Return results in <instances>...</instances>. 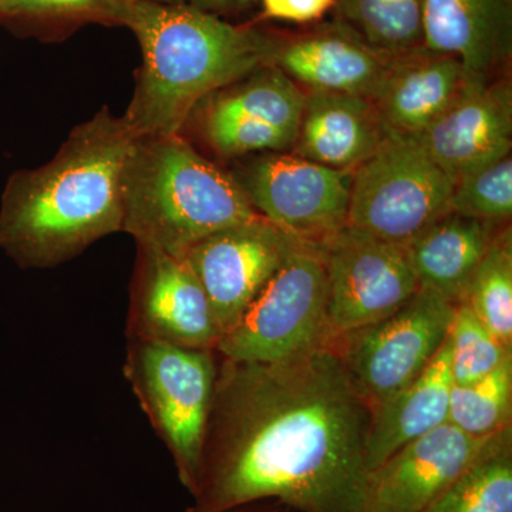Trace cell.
Returning a JSON list of instances; mask_svg holds the SVG:
<instances>
[{
	"mask_svg": "<svg viewBox=\"0 0 512 512\" xmlns=\"http://www.w3.org/2000/svg\"><path fill=\"white\" fill-rule=\"evenodd\" d=\"M372 410L330 346L274 363L218 353L187 512L278 500L298 512H357Z\"/></svg>",
	"mask_w": 512,
	"mask_h": 512,
	"instance_id": "6da1fadb",
	"label": "cell"
},
{
	"mask_svg": "<svg viewBox=\"0 0 512 512\" xmlns=\"http://www.w3.org/2000/svg\"><path fill=\"white\" fill-rule=\"evenodd\" d=\"M136 137L109 107L73 128L56 156L10 175L0 249L20 268L62 265L123 229V170Z\"/></svg>",
	"mask_w": 512,
	"mask_h": 512,
	"instance_id": "7a4b0ae2",
	"label": "cell"
},
{
	"mask_svg": "<svg viewBox=\"0 0 512 512\" xmlns=\"http://www.w3.org/2000/svg\"><path fill=\"white\" fill-rule=\"evenodd\" d=\"M127 28L143 55L123 114L136 138L181 134L208 96L271 64L276 43L188 3L137 0Z\"/></svg>",
	"mask_w": 512,
	"mask_h": 512,
	"instance_id": "3957f363",
	"label": "cell"
},
{
	"mask_svg": "<svg viewBox=\"0 0 512 512\" xmlns=\"http://www.w3.org/2000/svg\"><path fill=\"white\" fill-rule=\"evenodd\" d=\"M123 229L175 258L201 239L258 217L235 175L181 134L136 138L123 170Z\"/></svg>",
	"mask_w": 512,
	"mask_h": 512,
	"instance_id": "277c9868",
	"label": "cell"
},
{
	"mask_svg": "<svg viewBox=\"0 0 512 512\" xmlns=\"http://www.w3.org/2000/svg\"><path fill=\"white\" fill-rule=\"evenodd\" d=\"M217 369V350L127 339L124 376L190 494L200 474Z\"/></svg>",
	"mask_w": 512,
	"mask_h": 512,
	"instance_id": "5b68a950",
	"label": "cell"
},
{
	"mask_svg": "<svg viewBox=\"0 0 512 512\" xmlns=\"http://www.w3.org/2000/svg\"><path fill=\"white\" fill-rule=\"evenodd\" d=\"M328 276L316 242L302 241L222 336L217 352L235 362L274 363L328 345Z\"/></svg>",
	"mask_w": 512,
	"mask_h": 512,
	"instance_id": "8992f818",
	"label": "cell"
},
{
	"mask_svg": "<svg viewBox=\"0 0 512 512\" xmlns=\"http://www.w3.org/2000/svg\"><path fill=\"white\" fill-rule=\"evenodd\" d=\"M453 188L416 138L392 134L353 171L346 225L404 247L451 212Z\"/></svg>",
	"mask_w": 512,
	"mask_h": 512,
	"instance_id": "52a82bcc",
	"label": "cell"
},
{
	"mask_svg": "<svg viewBox=\"0 0 512 512\" xmlns=\"http://www.w3.org/2000/svg\"><path fill=\"white\" fill-rule=\"evenodd\" d=\"M457 303L420 288L392 315L330 340L350 382L370 410L429 365L446 342Z\"/></svg>",
	"mask_w": 512,
	"mask_h": 512,
	"instance_id": "ba28073f",
	"label": "cell"
},
{
	"mask_svg": "<svg viewBox=\"0 0 512 512\" xmlns=\"http://www.w3.org/2000/svg\"><path fill=\"white\" fill-rule=\"evenodd\" d=\"M316 245L328 276V343L387 318L420 289L402 245L348 225Z\"/></svg>",
	"mask_w": 512,
	"mask_h": 512,
	"instance_id": "9c48e42d",
	"label": "cell"
},
{
	"mask_svg": "<svg viewBox=\"0 0 512 512\" xmlns=\"http://www.w3.org/2000/svg\"><path fill=\"white\" fill-rule=\"evenodd\" d=\"M235 178L261 217L301 241L320 242L346 227L353 171L268 153Z\"/></svg>",
	"mask_w": 512,
	"mask_h": 512,
	"instance_id": "30bf717a",
	"label": "cell"
},
{
	"mask_svg": "<svg viewBox=\"0 0 512 512\" xmlns=\"http://www.w3.org/2000/svg\"><path fill=\"white\" fill-rule=\"evenodd\" d=\"M305 92L268 64L200 103L202 136L220 156L279 153L295 144ZM192 116V114H191Z\"/></svg>",
	"mask_w": 512,
	"mask_h": 512,
	"instance_id": "8fae6325",
	"label": "cell"
},
{
	"mask_svg": "<svg viewBox=\"0 0 512 512\" xmlns=\"http://www.w3.org/2000/svg\"><path fill=\"white\" fill-rule=\"evenodd\" d=\"M301 242L258 215L201 239L185 252L181 259L200 281L221 338Z\"/></svg>",
	"mask_w": 512,
	"mask_h": 512,
	"instance_id": "7c38bea8",
	"label": "cell"
},
{
	"mask_svg": "<svg viewBox=\"0 0 512 512\" xmlns=\"http://www.w3.org/2000/svg\"><path fill=\"white\" fill-rule=\"evenodd\" d=\"M127 339L217 350L221 332L197 276L183 259L137 244Z\"/></svg>",
	"mask_w": 512,
	"mask_h": 512,
	"instance_id": "4fadbf2b",
	"label": "cell"
},
{
	"mask_svg": "<svg viewBox=\"0 0 512 512\" xmlns=\"http://www.w3.org/2000/svg\"><path fill=\"white\" fill-rule=\"evenodd\" d=\"M497 434L480 439L444 424L406 444L367 473L357 512L423 511L483 456Z\"/></svg>",
	"mask_w": 512,
	"mask_h": 512,
	"instance_id": "5bb4252c",
	"label": "cell"
},
{
	"mask_svg": "<svg viewBox=\"0 0 512 512\" xmlns=\"http://www.w3.org/2000/svg\"><path fill=\"white\" fill-rule=\"evenodd\" d=\"M454 181L512 150L510 80L464 84L440 117L416 138Z\"/></svg>",
	"mask_w": 512,
	"mask_h": 512,
	"instance_id": "9a60e30c",
	"label": "cell"
},
{
	"mask_svg": "<svg viewBox=\"0 0 512 512\" xmlns=\"http://www.w3.org/2000/svg\"><path fill=\"white\" fill-rule=\"evenodd\" d=\"M423 47L457 57L466 83L493 82L511 57L512 0H423Z\"/></svg>",
	"mask_w": 512,
	"mask_h": 512,
	"instance_id": "2e32d148",
	"label": "cell"
},
{
	"mask_svg": "<svg viewBox=\"0 0 512 512\" xmlns=\"http://www.w3.org/2000/svg\"><path fill=\"white\" fill-rule=\"evenodd\" d=\"M392 59L339 25L286 42L276 40L271 64L309 92L373 100Z\"/></svg>",
	"mask_w": 512,
	"mask_h": 512,
	"instance_id": "e0dca14e",
	"label": "cell"
},
{
	"mask_svg": "<svg viewBox=\"0 0 512 512\" xmlns=\"http://www.w3.org/2000/svg\"><path fill=\"white\" fill-rule=\"evenodd\" d=\"M466 84L457 57L426 47L393 57L375 103L393 136L417 138L453 103Z\"/></svg>",
	"mask_w": 512,
	"mask_h": 512,
	"instance_id": "ac0fdd59",
	"label": "cell"
},
{
	"mask_svg": "<svg viewBox=\"0 0 512 512\" xmlns=\"http://www.w3.org/2000/svg\"><path fill=\"white\" fill-rule=\"evenodd\" d=\"M390 136L372 100L355 94L308 92L293 156L355 171Z\"/></svg>",
	"mask_w": 512,
	"mask_h": 512,
	"instance_id": "d6986e66",
	"label": "cell"
},
{
	"mask_svg": "<svg viewBox=\"0 0 512 512\" xmlns=\"http://www.w3.org/2000/svg\"><path fill=\"white\" fill-rule=\"evenodd\" d=\"M453 386L447 336L419 376L373 407L366 440L367 470H375L406 444L448 424Z\"/></svg>",
	"mask_w": 512,
	"mask_h": 512,
	"instance_id": "ffe728a7",
	"label": "cell"
},
{
	"mask_svg": "<svg viewBox=\"0 0 512 512\" xmlns=\"http://www.w3.org/2000/svg\"><path fill=\"white\" fill-rule=\"evenodd\" d=\"M498 227L451 211L421 231L403 247L420 288L456 303L463 301Z\"/></svg>",
	"mask_w": 512,
	"mask_h": 512,
	"instance_id": "44dd1931",
	"label": "cell"
},
{
	"mask_svg": "<svg viewBox=\"0 0 512 512\" xmlns=\"http://www.w3.org/2000/svg\"><path fill=\"white\" fill-rule=\"evenodd\" d=\"M137 0H0V25L22 36L60 39L89 23L126 26Z\"/></svg>",
	"mask_w": 512,
	"mask_h": 512,
	"instance_id": "7402d4cb",
	"label": "cell"
},
{
	"mask_svg": "<svg viewBox=\"0 0 512 512\" xmlns=\"http://www.w3.org/2000/svg\"><path fill=\"white\" fill-rule=\"evenodd\" d=\"M421 512H512V426Z\"/></svg>",
	"mask_w": 512,
	"mask_h": 512,
	"instance_id": "603a6c76",
	"label": "cell"
},
{
	"mask_svg": "<svg viewBox=\"0 0 512 512\" xmlns=\"http://www.w3.org/2000/svg\"><path fill=\"white\" fill-rule=\"evenodd\" d=\"M342 25L389 57L423 46V0H336Z\"/></svg>",
	"mask_w": 512,
	"mask_h": 512,
	"instance_id": "cb8c5ba5",
	"label": "cell"
},
{
	"mask_svg": "<svg viewBox=\"0 0 512 512\" xmlns=\"http://www.w3.org/2000/svg\"><path fill=\"white\" fill-rule=\"evenodd\" d=\"M464 302L512 350V231L503 225L478 264Z\"/></svg>",
	"mask_w": 512,
	"mask_h": 512,
	"instance_id": "d4e9b609",
	"label": "cell"
},
{
	"mask_svg": "<svg viewBox=\"0 0 512 512\" xmlns=\"http://www.w3.org/2000/svg\"><path fill=\"white\" fill-rule=\"evenodd\" d=\"M448 424L480 439L512 426V357L477 382L454 384Z\"/></svg>",
	"mask_w": 512,
	"mask_h": 512,
	"instance_id": "484cf974",
	"label": "cell"
},
{
	"mask_svg": "<svg viewBox=\"0 0 512 512\" xmlns=\"http://www.w3.org/2000/svg\"><path fill=\"white\" fill-rule=\"evenodd\" d=\"M448 342L451 352V377L457 386L483 379L512 357V350L505 348L495 338L464 301L457 303L453 322L448 330Z\"/></svg>",
	"mask_w": 512,
	"mask_h": 512,
	"instance_id": "4316f807",
	"label": "cell"
},
{
	"mask_svg": "<svg viewBox=\"0 0 512 512\" xmlns=\"http://www.w3.org/2000/svg\"><path fill=\"white\" fill-rule=\"evenodd\" d=\"M451 211L505 225L512 215V158H500L460 175L454 181Z\"/></svg>",
	"mask_w": 512,
	"mask_h": 512,
	"instance_id": "83f0119b",
	"label": "cell"
},
{
	"mask_svg": "<svg viewBox=\"0 0 512 512\" xmlns=\"http://www.w3.org/2000/svg\"><path fill=\"white\" fill-rule=\"evenodd\" d=\"M336 0H262L266 18L306 23L322 18Z\"/></svg>",
	"mask_w": 512,
	"mask_h": 512,
	"instance_id": "f1b7e54d",
	"label": "cell"
},
{
	"mask_svg": "<svg viewBox=\"0 0 512 512\" xmlns=\"http://www.w3.org/2000/svg\"><path fill=\"white\" fill-rule=\"evenodd\" d=\"M251 0H191L195 8L220 16L221 13L238 12L249 5Z\"/></svg>",
	"mask_w": 512,
	"mask_h": 512,
	"instance_id": "f546056e",
	"label": "cell"
},
{
	"mask_svg": "<svg viewBox=\"0 0 512 512\" xmlns=\"http://www.w3.org/2000/svg\"><path fill=\"white\" fill-rule=\"evenodd\" d=\"M187 512V511H185ZM221 512H298L292 507L281 503L278 500H259L252 503L237 505V507L229 508V510Z\"/></svg>",
	"mask_w": 512,
	"mask_h": 512,
	"instance_id": "4dcf8cb0",
	"label": "cell"
},
{
	"mask_svg": "<svg viewBox=\"0 0 512 512\" xmlns=\"http://www.w3.org/2000/svg\"><path fill=\"white\" fill-rule=\"evenodd\" d=\"M154 2L165 3V5H181V3H187V0H154Z\"/></svg>",
	"mask_w": 512,
	"mask_h": 512,
	"instance_id": "1f68e13d",
	"label": "cell"
}]
</instances>
